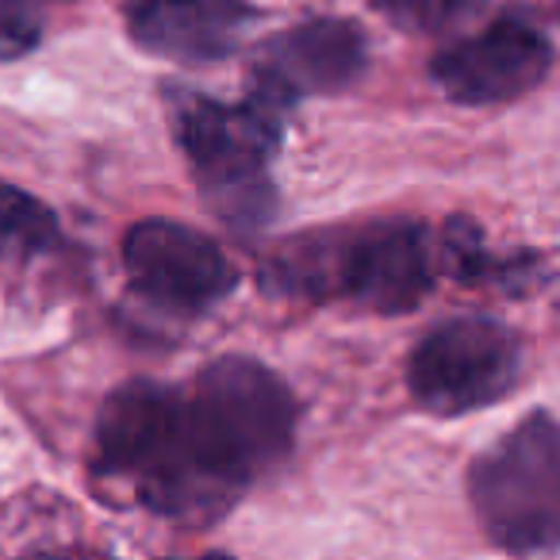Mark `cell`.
I'll return each instance as SVG.
<instances>
[{"label": "cell", "mask_w": 560, "mask_h": 560, "mask_svg": "<svg viewBox=\"0 0 560 560\" xmlns=\"http://www.w3.org/2000/svg\"><path fill=\"white\" fill-rule=\"evenodd\" d=\"M480 4L483 0H373V9L407 35H442L472 16Z\"/></svg>", "instance_id": "cell-12"}, {"label": "cell", "mask_w": 560, "mask_h": 560, "mask_svg": "<svg viewBox=\"0 0 560 560\" xmlns=\"http://www.w3.org/2000/svg\"><path fill=\"white\" fill-rule=\"evenodd\" d=\"M369 66V43L353 20H304L284 35H272L254 58L257 96L289 108L300 96H330L350 89Z\"/></svg>", "instance_id": "cell-8"}, {"label": "cell", "mask_w": 560, "mask_h": 560, "mask_svg": "<svg viewBox=\"0 0 560 560\" xmlns=\"http://www.w3.org/2000/svg\"><path fill=\"white\" fill-rule=\"evenodd\" d=\"M480 529L514 557L552 552L560 537V434L549 411L522 419L468 468Z\"/></svg>", "instance_id": "cell-3"}, {"label": "cell", "mask_w": 560, "mask_h": 560, "mask_svg": "<svg viewBox=\"0 0 560 560\" xmlns=\"http://www.w3.org/2000/svg\"><path fill=\"white\" fill-rule=\"evenodd\" d=\"M300 407L261 361L219 358L192 388L127 381L93 430V476L173 522H211L292 453Z\"/></svg>", "instance_id": "cell-1"}, {"label": "cell", "mask_w": 560, "mask_h": 560, "mask_svg": "<svg viewBox=\"0 0 560 560\" xmlns=\"http://www.w3.org/2000/svg\"><path fill=\"white\" fill-rule=\"evenodd\" d=\"M522 381V342L488 315H453L422 335L407 361V388L419 407L457 419L506 399Z\"/></svg>", "instance_id": "cell-5"}, {"label": "cell", "mask_w": 560, "mask_h": 560, "mask_svg": "<svg viewBox=\"0 0 560 560\" xmlns=\"http://www.w3.org/2000/svg\"><path fill=\"white\" fill-rule=\"evenodd\" d=\"M434 246L442 249L438 254V269L457 277L460 284H495L503 292H529L537 284V257H491V249L483 246L480 226L472 219H450Z\"/></svg>", "instance_id": "cell-10"}, {"label": "cell", "mask_w": 560, "mask_h": 560, "mask_svg": "<svg viewBox=\"0 0 560 560\" xmlns=\"http://www.w3.org/2000/svg\"><path fill=\"white\" fill-rule=\"evenodd\" d=\"M55 4H70V0H0V9H12L27 20H39V24H43V12L55 9Z\"/></svg>", "instance_id": "cell-13"}, {"label": "cell", "mask_w": 560, "mask_h": 560, "mask_svg": "<svg viewBox=\"0 0 560 560\" xmlns=\"http://www.w3.org/2000/svg\"><path fill=\"white\" fill-rule=\"evenodd\" d=\"M280 127L284 108L257 93L238 104L188 93L173 112V135L185 150L188 170L226 215L234 208L257 215V200H269L265 170L280 150Z\"/></svg>", "instance_id": "cell-4"}, {"label": "cell", "mask_w": 560, "mask_h": 560, "mask_svg": "<svg viewBox=\"0 0 560 560\" xmlns=\"http://www.w3.org/2000/svg\"><path fill=\"white\" fill-rule=\"evenodd\" d=\"M254 24L257 9L249 0H127L135 47L180 66L223 62Z\"/></svg>", "instance_id": "cell-9"}, {"label": "cell", "mask_w": 560, "mask_h": 560, "mask_svg": "<svg viewBox=\"0 0 560 560\" xmlns=\"http://www.w3.org/2000/svg\"><path fill=\"white\" fill-rule=\"evenodd\" d=\"M58 242V219L20 185L0 180V261H27Z\"/></svg>", "instance_id": "cell-11"}, {"label": "cell", "mask_w": 560, "mask_h": 560, "mask_svg": "<svg viewBox=\"0 0 560 560\" xmlns=\"http://www.w3.org/2000/svg\"><path fill=\"white\" fill-rule=\"evenodd\" d=\"M438 246L419 219L327 226L280 242L261 261V289L280 300H346L376 315H407L434 292Z\"/></svg>", "instance_id": "cell-2"}, {"label": "cell", "mask_w": 560, "mask_h": 560, "mask_svg": "<svg viewBox=\"0 0 560 560\" xmlns=\"http://www.w3.org/2000/svg\"><path fill=\"white\" fill-rule=\"evenodd\" d=\"M552 58L549 32L534 16L503 12L483 32L434 55L430 78L453 104H511L549 78Z\"/></svg>", "instance_id": "cell-7"}, {"label": "cell", "mask_w": 560, "mask_h": 560, "mask_svg": "<svg viewBox=\"0 0 560 560\" xmlns=\"http://www.w3.org/2000/svg\"><path fill=\"white\" fill-rule=\"evenodd\" d=\"M124 269L147 304L173 315H203L238 284L223 246L177 219H139L124 234Z\"/></svg>", "instance_id": "cell-6"}]
</instances>
